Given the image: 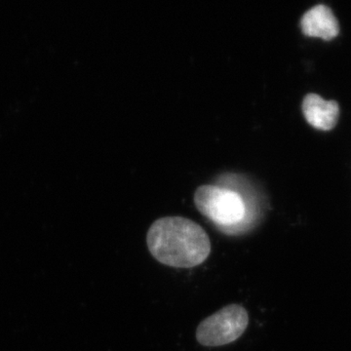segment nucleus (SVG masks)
I'll list each match as a JSON object with an SVG mask.
<instances>
[{
    "instance_id": "obj_1",
    "label": "nucleus",
    "mask_w": 351,
    "mask_h": 351,
    "mask_svg": "<svg viewBox=\"0 0 351 351\" xmlns=\"http://www.w3.org/2000/svg\"><path fill=\"white\" fill-rule=\"evenodd\" d=\"M147 244L152 257L177 269L197 267L211 253V241L202 226L182 217L156 219L147 232Z\"/></svg>"
},
{
    "instance_id": "obj_2",
    "label": "nucleus",
    "mask_w": 351,
    "mask_h": 351,
    "mask_svg": "<svg viewBox=\"0 0 351 351\" xmlns=\"http://www.w3.org/2000/svg\"><path fill=\"white\" fill-rule=\"evenodd\" d=\"M195 202L203 216L226 230L240 226L246 217L243 198L232 189L204 184L196 189Z\"/></svg>"
},
{
    "instance_id": "obj_3",
    "label": "nucleus",
    "mask_w": 351,
    "mask_h": 351,
    "mask_svg": "<svg viewBox=\"0 0 351 351\" xmlns=\"http://www.w3.org/2000/svg\"><path fill=\"white\" fill-rule=\"evenodd\" d=\"M248 325L245 307L230 304L201 321L196 329V339L201 346L209 348L230 345L244 334Z\"/></svg>"
},
{
    "instance_id": "obj_4",
    "label": "nucleus",
    "mask_w": 351,
    "mask_h": 351,
    "mask_svg": "<svg viewBox=\"0 0 351 351\" xmlns=\"http://www.w3.org/2000/svg\"><path fill=\"white\" fill-rule=\"evenodd\" d=\"M302 112L308 123L320 130H331L338 121V104L323 100L316 94L307 95L304 98Z\"/></svg>"
},
{
    "instance_id": "obj_5",
    "label": "nucleus",
    "mask_w": 351,
    "mask_h": 351,
    "mask_svg": "<svg viewBox=\"0 0 351 351\" xmlns=\"http://www.w3.org/2000/svg\"><path fill=\"white\" fill-rule=\"evenodd\" d=\"M302 32L307 36L321 38L325 40L336 38L339 34V24L331 9L318 5L307 11L302 17Z\"/></svg>"
}]
</instances>
